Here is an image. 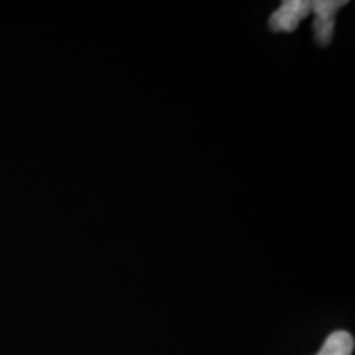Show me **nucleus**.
<instances>
[{
	"label": "nucleus",
	"mask_w": 355,
	"mask_h": 355,
	"mask_svg": "<svg viewBox=\"0 0 355 355\" xmlns=\"http://www.w3.org/2000/svg\"><path fill=\"white\" fill-rule=\"evenodd\" d=\"M344 6H347L345 0H314L311 2V12L316 13L314 20V38L319 46H327L334 35L336 13Z\"/></svg>",
	"instance_id": "f257e3e1"
},
{
	"label": "nucleus",
	"mask_w": 355,
	"mask_h": 355,
	"mask_svg": "<svg viewBox=\"0 0 355 355\" xmlns=\"http://www.w3.org/2000/svg\"><path fill=\"white\" fill-rule=\"evenodd\" d=\"M309 0H285L270 17L268 26L277 33H291L309 15Z\"/></svg>",
	"instance_id": "f03ea898"
},
{
	"label": "nucleus",
	"mask_w": 355,
	"mask_h": 355,
	"mask_svg": "<svg viewBox=\"0 0 355 355\" xmlns=\"http://www.w3.org/2000/svg\"><path fill=\"white\" fill-rule=\"evenodd\" d=\"M354 337L345 331H337L327 337L318 355H352Z\"/></svg>",
	"instance_id": "7ed1b4c3"
}]
</instances>
